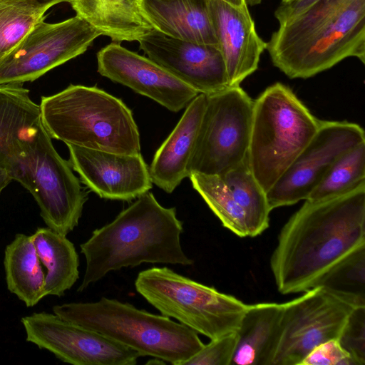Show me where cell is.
I'll list each match as a JSON object with an SVG mask.
<instances>
[{
    "mask_svg": "<svg viewBox=\"0 0 365 365\" xmlns=\"http://www.w3.org/2000/svg\"><path fill=\"white\" fill-rule=\"evenodd\" d=\"M365 245V183L334 197L310 201L282 228L270 268L282 294L317 286L336 264Z\"/></svg>",
    "mask_w": 365,
    "mask_h": 365,
    "instance_id": "6da1fadb",
    "label": "cell"
},
{
    "mask_svg": "<svg viewBox=\"0 0 365 365\" xmlns=\"http://www.w3.org/2000/svg\"><path fill=\"white\" fill-rule=\"evenodd\" d=\"M266 49L290 78H307L349 57L365 63V0H317L279 24Z\"/></svg>",
    "mask_w": 365,
    "mask_h": 365,
    "instance_id": "7a4b0ae2",
    "label": "cell"
},
{
    "mask_svg": "<svg viewBox=\"0 0 365 365\" xmlns=\"http://www.w3.org/2000/svg\"><path fill=\"white\" fill-rule=\"evenodd\" d=\"M182 232L176 209L162 206L149 191L144 193L80 245L86 265L77 291L110 272L142 263L192 264L181 247Z\"/></svg>",
    "mask_w": 365,
    "mask_h": 365,
    "instance_id": "3957f363",
    "label": "cell"
},
{
    "mask_svg": "<svg viewBox=\"0 0 365 365\" xmlns=\"http://www.w3.org/2000/svg\"><path fill=\"white\" fill-rule=\"evenodd\" d=\"M39 106L51 138L93 150L140 154V133L130 109L103 90L71 84L42 96Z\"/></svg>",
    "mask_w": 365,
    "mask_h": 365,
    "instance_id": "277c9868",
    "label": "cell"
},
{
    "mask_svg": "<svg viewBox=\"0 0 365 365\" xmlns=\"http://www.w3.org/2000/svg\"><path fill=\"white\" fill-rule=\"evenodd\" d=\"M61 319L97 331L138 351L173 365H183L204 346L197 332L170 317L117 299L71 302L53 307Z\"/></svg>",
    "mask_w": 365,
    "mask_h": 365,
    "instance_id": "5b68a950",
    "label": "cell"
},
{
    "mask_svg": "<svg viewBox=\"0 0 365 365\" xmlns=\"http://www.w3.org/2000/svg\"><path fill=\"white\" fill-rule=\"evenodd\" d=\"M319 123L281 83L269 86L254 101L247 160L265 192L309 142Z\"/></svg>",
    "mask_w": 365,
    "mask_h": 365,
    "instance_id": "8992f818",
    "label": "cell"
},
{
    "mask_svg": "<svg viewBox=\"0 0 365 365\" xmlns=\"http://www.w3.org/2000/svg\"><path fill=\"white\" fill-rule=\"evenodd\" d=\"M136 291L160 314L210 340L236 332L247 304L172 269L152 267L139 272Z\"/></svg>",
    "mask_w": 365,
    "mask_h": 365,
    "instance_id": "52a82bcc",
    "label": "cell"
},
{
    "mask_svg": "<svg viewBox=\"0 0 365 365\" xmlns=\"http://www.w3.org/2000/svg\"><path fill=\"white\" fill-rule=\"evenodd\" d=\"M19 183L34 197L48 228L67 235L78 225L88 193L54 148L41 120L29 136Z\"/></svg>",
    "mask_w": 365,
    "mask_h": 365,
    "instance_id": "ba28073f",
    "label": "cell"
},
{
    "mask_svg": "<svg viewBox=\"0 0 365 365\" xmlns=\"http://www.w3.org/2000/svg\"><path fill=\"white\" fill-rule=\"evenodd\" d=\"M253 102L240 86L207 96L190 175L221 177L247 159Z\"/></svg>",
    "mask_w": 365,
    "mask_h": 365,
    "instance_id": "9c48e42d",
    "label": "cell"
},
{
    "mask_svg": "<svg viewBox=\"0 0 365 365\" xmlns=\"http://www.w3.org/2000/svg\"><path fill=\"white\" fill-rule=\"evenodd\" d=\"M356 307L321 285L283 303L277 336L267 365H299L315 346L339 338Z\"/></svg>",
    "mask_w": 365,
    "mask_h": 365,
    "instance_id": "30bf717a",
    "label": "cell"
},
{
    "mask_svg": "<svg viewBox=\"0 0 365 365\" xmlns=\"http://www.w3.org/2000/svg\"><path fill=\"white\" fill-rule=\"evenodd\" d=\"M38 21L0 61V84L31 82L88 48L100 31L78 15L50 24Z\"/></svg>",
    "mask_w": 365,
    "mask_h": 365,
    "instance_id": "8fae6325",
    "label": "cell"
},
{
    "mask_svg": "<svg viewBox=\"0 0 365 365\" xmlns=\"http://www.w3.org/2000/svg\"><path fill=\"white\" fill-rule=\"evenodd\" d=\"M364 142V130L359 124L320 120L314 136L266 192L271 210L307 200L333 163Z\"/></svg>",
    "mask_w": 365,
    "mask_h": 365,
    "instance_id": "7c38bea8",
    "label": "cell"
},
{
    "mask_svg": "<svg viewBox=\"0 0 365 365\" xmlns=\"http://www.w3.org/2000/svg\"><path fill=\"white\" fill-rule=\"evenodd\" d=\"M26 341L73 365H134L140 354L104 335L48 312L21 318Z\"/></svg>",
    "mask_w": 365,
    "mask_h": 365,
    "instance_id": "4fadbf2b",
    "label": "cell"
},
{
    "mask_svg": "<svg viewBox=\"0 0 365 365\" xmlns=\"http://www.w3.org/2000/svg\"><path fill=\"white\" fill-rule=\"evenodd\" d=\"M98 72L172 112L185 108L199 94L161 66L112 42L97 53Z\"/></svg>",
    "mask_w": 365,
    "mask_h": 365,
    "instance_id": "5bb4252c",
    "label": "cell"
},
{
    "mask_svg": "<svg viewBox=\"0 0 365 365\" xmlns=\"http://www.w3.org/2000/svg\"><path fill=\"white\" fill-rule=\"evenodd\" d=\"M138 42L147 57L199 93L208 96L229 87L218 46L175 38L155 30Z\"/></svg>",
    "mask_w": 365,
    "mask_h": 365,
    "instance_id": "9a60e30c",
    "label": "cell"
},
{
    "mask_svg": "<svg viewBox=\"0 0 365 365\" xmlns=\"http://www.w3.org/2000/svg\"><path fill=\"white\" fill-rule=\"evenodd\" d=\"M66 145L72 169L101 198L130 201L153 187L149 168L141 154L123 155Z\"/></svg>",
    "mask_w": 365,
    "mask_h": 365,
    "instance_id": "2e32d148",
    "label": "cell"
},
{
    "mask_svg": "<svg viewBox=\"0 0 365 365\" xmlns=\"http://www.w3.org/2000/svg\"><path fill=\"white\" fill-rule=\"evenodd\" d=\"M207 2L229 86H240L258 68L267 42L257 34L247 4L237 6L223 0Z\"/></svg>",
    "mask_w": 365,
    "mask_h": 365,
    "instance_id": "e0dca14e",
    "label": "cell"
},
{
    "mask_svg": "<svg viewBox=\"0 0 365 365\" xmlns=\"http://www.w3.org/2000/svg\"><path fill=\"white\" fill-rule=\"evenodd\" d=\"M41 120L40 106L23 84H0V168L19 182L29 136Z\"/></svg>",
    "mask_w": 365,
    "mask_h": 365,
    "instance_id": "ac0fdd59",
    "label": "cell"
},
{
    "mask_svg": "<svg viewBox=\"0 0 365 365\" xmlns=\"http://www.w3.org/2000/svg\"><path fill=\"white\" fill-rule=\"evenodd\" d=\"M206 104L207 96L199 93L154 155L149 168L150 179L167 193H172L190 175L189 165Z\"/></svg>",
    "mask_w": 365,
    "mask_h": 365,
    "instance_id": "d6986e66",
    "label": "cell"
},
{
    "mask_svg": "<svg viewBox=\"0 0 365 365\" xmlns=\"http://www.w3.org/2000/svg\"><path fill=\"white\" fill-rule=\"evenodd\" d=\"M157 31L190 42L218 46L207 0H136Z\"/></svg>",
    "mask_w": 365,
    "mask_h": 365,
    "instance_id": "ffe728a7",
    "label": "cell"
},
{
    "mask_svg": "<svg viewBox=\"0 0 365 365\" xmlns=\"http://www.w3.org/2000/svg\"><path fill=\"white\" fill-rule=\"evenodd\" d=\"M71 5L76 15L113 42L138 41L155 30L136 0H73Z\"/></svg>",
    "mask_w": 365,
    "mask_h": 365,
    "instance_id": "44dd1931",
    "label": "cell"
},
{
    "mask_svg": "<svg viewBox=\"0 0 365 365\" xmlns=\"http://www.w3.org/2000/svg\"><path fill=\"white\" fill-rule=\"evenodd\" d=\"M283 303L247 304L237 331V344L232 364L267 365L275 343Z\"/></svg>",
    "mask_w": 365,
    "mask_h": 365,
    "instance_id": "7402d4cb",
    "label": "cell"
},
{
    "mask_svg": "<svg viewBox=\"0 0 365 365\" xmlns=\"http://www.w3.org/2000/svg\"><path fill=\"white\" fill-rule=\"evenodd\" d=\"M4 265L8 289L26 307H34L46 297V274L31 235H15L5 249Z\"/></svg>",
    "mask_w": 365,
    "mask_h": 365,
    "instance_id": "603a6c76",
    "label": "cell"
},
{
    "mask_svg": "<svg viewBox=\"0 0 365 365\" xmlns=\"http://www.w3.org/2000/svg\"><path fill=\"white\" fill-rule=\"evenodd\" d=\"M41 264L46 267V296L62 297L79 278V259L66 235L47 227H38L31 235Z\"/></svg>",
    "mask_w": 365,
    "mask_h": 365,
    "instance_id": "cb8c5ba5",
    "label": "cell"
},
{
    "mask_svg": "<svg viewBox=\"0 0 365 365\" xmlns=\"http://www.w3.org/2000/svg\"><path fill=\"white\" fill-rule=\"evenodd\" d=\"M221 178L245 213L249 237L262 234L269 227L271 209L266 192L250 169L248 160Z\"/></svg>",
    "mask_w": 365,
    "mask_h": 365,
    "instance_id": "d4e9b609",
    "label": "cell"
},
{
    "mask_svg": "<svg viewBox=\"0 0 365 365\" xmlns=\"http://www.w3.org/2000/svg\"><path fill=\"white\" fill-rule=\"evenodd\" d=\"M189 178L225 228L240 237H249L245 213L221 177L192 173Z\"/></svg>",
    "mask_w": 365,
    "mask_h": 365,
    "instance_id": "484cf974",
    "label": "cell"
},
{
    "mask_svg": "<svg viewBox=\"0 0 365 365\" xmlns=\"http://www.w3.org/2000/svg\"><path fill=\"white\" fill-rule=\"evenodd\" d=\"M363 183H365V142L340 155L307 200L316 201L341 195Z\"/></svg>",
    "mask_w": 365,
    "mask_h": 365,
    "instance_id": "4316f807",
    "label": "cell"
},
{
    "mask_svg": "<svg viewBox=\"0 0 365 365\" xmlns=\"http://www.w3.org/2000/svg\"><path fill=\"white\" fill-rule=\"evenodd\" d=\"M318 285L356 307H365V245L336 264Z\"/></svg>",
    "mask_w": 365,
    "mask_h": 365,
    "instance_id": "83f0119b",
    "label": "cell"
},
{
    "mask_svg": "<svg viewBox=\"0 0 365 365\" xmlns=\"http://www.w3.org/2000/svg\"><path fill=\"white\" fill-rule=\"evenodd\" d=\"M46 11L0 3V61L46 18Z\"/></svg>",
    "mask_w": 365,
    "mask_h": 365,
    "instance_id": "f1b7e54d",
    "label": "cell"
},
{
    "mask_svg": "<svg viewBox=\"0 0 365 365\" xmlns=\"http://www.w3.org/2000/svg\"><path fill=\"white\" fill-rule=\"evenodd\" d=\"M237 340V331L211 339L183 365H230Z\"/></svg>",
    "mask_w": 365,
    "mask_h": 365,
    "instance_id": "f546056e",
    "label": "cell"
},
{
    "mask_svg": "<svg viewBox=\"0 0 365 365\" xmlns=\"http://www.w3.org/2000/svg\"><path fill=\"white\" fill-rule=\"evenodd\" d=\"M339 340L356 365L365 364V307L353 310Z\"/></svg>",
    "mask_w": 365,
    "mask_h": 365,
    "instance_id": "4dcf8cb0",
    "label": "cell"
},
{
    "mask_svg": "<svg viewBox=\"0 0 365 365\" xmlns=\"http://www.w3.org/2000/svg\"><path fill=\"white\" fill-rule=\"evenodd\" d=\"M299 365H356L339 339H331L315 346Z\"/></svg>",
    "mask_w": 365,
    "mask_h": 365,
    "instance_id": "1f68e13d",
    "label": "cell"
},
{
    "mask_svg": "<svg viewBox=\"0 0 365 365\" xmlns=\"http://www.w3.org/2000/svg\"><path fill=\"white\" fill-rule=\"evenodd\" d=\"M317 0H295L289 3H281L275 10L274 16L279 24L301 13Z\"/></svg>",
    "mask_w": 365,
    "mask_h": 365,
    "instance_id": "d6a6232c",
    "label": "cell"
},
{
    "mask_svg": "<svg viewBox=\"0 0 365 365\" xmlns=\"http://www.w3.org/2000/svg\"><path fill=\"white\" fill-rule=\"evenodd\" d=\"M73 0H0V3L47 11L50 7L62 2L71 3Z\"/></svg>",
    "mask_w": 365,
    "mask_h": 365,
    "instance_id": "836d02e7",
    "label": "cell"
},
{
    "mask_svg": "<svg viewBox=\"0 0 365 365\" xmlns=\"http://www.w3.org/2000/svg\"><path fill=\"white\" fill-rule=\"evenodd\" d=\"M12 178L8 172L0 168V194L2 190L12 181Z\"/></svg>",
    "mask_w": 365,
    "mask_h": 365,
    "instance_id": "e575fe53",
    "label": "cell"
},
{
    "mask_svg": "<svg viewBox=\"0 0 365 365\" xmlns=\"http://www.w3.org/2000/svg\"><path fill=\"white\" fill-rule=\"evenodd\" d=\"M223 1H225L227 3H230L232 5L237 6H243V5L246 4L245 0H223Z\"/></svg>",
    "mask_w": 365,
    "mask_h": 365,
    "instance_id": "d590c367",
    "label": "cell"
},
{
    "mask_svg": "<svg viewBox=\"0 0 365 365\" xmlns=\"http://www.w3.org/2000/svg\"><path fill=\"white\" fill-rule=\"evenodd\" d=\"M247 6H255L259 4L262 0H245Z\"/></svg>",
    "mask_w": 365,
    "mask_h": 365,
    "instance_id": "8d00e7d4",
    "label": "cell"
},
{
    "mask_svg": "<svg viewBox=\"0 0 365 365\" xmlns=\"http://www.w3.org/2000/svg\"><path fill=\"white\" fill-rule=\"evenodd\" d=\"M293 1H295V0H282L281 3H289V2H292Z\"/></svg>",
    "mask_w": 365,
    "mask_h": 365,
    "instance_id": "74e56055",
    "label": "cell"
}]
</instances>
